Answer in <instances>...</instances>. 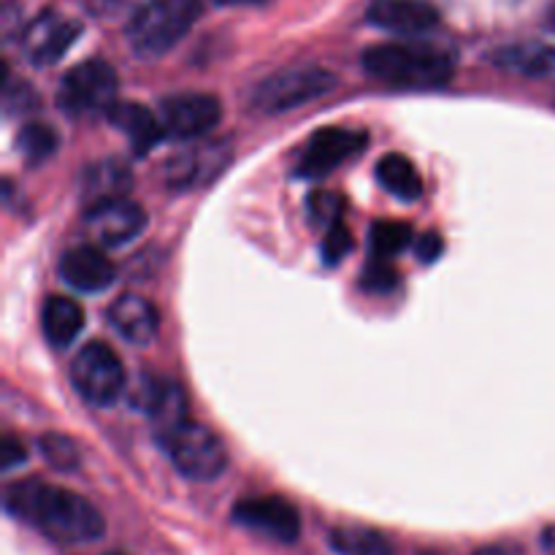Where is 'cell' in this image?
<instances>
[{"label": "cell", "mask_w": 555, "mask_h": 555, "mask_svg": "<svg viewBox=\"0 0 555 555\" xmlns=\"http://www.w3.org/2000/svg\"><path fill=\"white\" fill-rule=\"evenodd\" d=\"M307 209L314 225L328 231V228L341 222V215H345V198H341L339 193H331V190H314L307 201Z\"/></svg>", "instance_id": "obj_27"}, {"label": "cell", "mask_w": 555, "mask_h": 555, "mask_svg": "<svg viewBox=\"0 0 555 555\" xmlns=\"http://www.w3.org/2000/svg\"><path fill=\"white\" fill-rule=\"evenodd\" d=\"M442 249H444V242L439 233H423L415 244V253L423 263H434V260H439Z\"/></svg>", "instance_id": "obj_30"}, {"label": "cell", "mask_w": 555, "mask_h": 555, "mask_svg": "<svg viewBox=\"0 0 555 555\" xmlns=\"http://www.w3.org/2000/svg\"><path fill=\"white\" fill-rule=\"evenodd\" d=\"M412 244V228L406 222L379 220L372 228V253L377 260H390Z\"/></svg>", "instance_id": "obj_24"}, {"label": "cell", "mask_w": 555, "mask_h": 555, "mask_svg": "<svg viewBox=\"0 0 555 555\" xmlns=\"http://www.w3.org/2000/svg\"><path fill=\"white\" fill-rule=\"evenodd\" d=\"M361 285H363V291L377 293V296H385V293L396 291V285H399V271L390 266V260L374 258V263L369 266L366 271H363Z\"/></svg>", "instance_id": "obj_29"}, {"label": "cell", "mask_w": 555, "mask_h": 555, "mask_svg": "<svg viewBox=\"0 0 555 555\" xmlns=\"http://www.w3.org/2000/svg\"><path fill=\"white\" fill-rule=\"evenodd\" d=\"M25 459H27L25 448H22L14 437H5L3 439V469L11 472L14 466L25 464Z\"/></svg>", "instance_id": "obj_31"}, {"label": "cell", "mask_w": 555, "mask_h": 555, "mask_svg": "<svg viewBox=\"0 0 555 555\" xmlns=\"http://www.w3.org/2000/svg\"><path fill=\"white\" fill-rule=\"evenodd\" d=\"M491 63L509 74L531 76V79H547L555 76V47L540 41L509 43L491 54Z\"/></svg>", "instance_id": "obj_19"}, {"label": "cell", "mask_w": 555, "mask_h": 555, "mask_svg": "<svg viewBox=\"0 0 555 555\" xmlns=\"http://www.w3.org/2000/svg\"><path fill=\"white\" fill-rule=\"evenodd\" d=\"M157 442L166 450V455L177 466L179 475H184L188 480H217L228 466L225 444L209 428L193 423L190 417L177 423V426L166 428V431H157Z\"/></svg>", "instance_id": "obj_4"}, {"label": "cell", "mask_w": 555, "mask_h": 555, "mask_svg": "<svg viewBox=\"0 0 555 555\" xmlns=\"http://www.w3.org/2000/svg\"><path fill=\"white\" fill-rule=\"evenodd\" d=\"M377 182L401 201H417L423 195V177L415 163L396 152L377 163Z\"/></svg>", "instance_id": "obj_22"}, {"label": "cell", "mask_w": 555, "mask_h": 555, "mask_svg": "<svg viewBox=\"0 0 555 555\" xmlns=\"http://www.w3.org/2000/svg\"><path fill=\"white\" fill-rule=\"evenodd\" d=\"M542 551L547 555H555V526L545 529V534H542Z\"/></svg>", "instance_id": "obj_33"}, {"label": "cell", "mask_w": 555, "mask_h": 555, "mask_svg": "<svg viewBox=\"0 0 555 555\" xmlns=\"http://www.w3.org/2000/svg\"><path fill=\"white\" fill-rule=\"evenodd\" d=\"M117 70L103 60L74 65L60 81L57 103L68 114H106L117 98Z\"/></svg>", "instance_id": "obj_7"}, {"label": "cell", "mask_w": 555, "mask_h": 555, "mask_svg": "<svg viewBox=\"0 0 555 555\" xmlns=\"http://www.w3.org/2000/svg\"><path fill=\"white\" fill-rule=\"evenodd\" d=\"M222 119V103L206 92H179L163 98L160 122L173 139H198L217 128Z\"/></svg>", "instance_id": "obj_11"}, {"label": "cell", "mask_w": 555, "mask_h": 555, "mask_svg": "<svg viewBox=\"0 0 555 555\" xmlns=\"http://www.w3.org/2000/svg\"><path fill=\"white\" fill-rule=\"evenodd\" d=\"M108 555H122V553H108Z\"/></svg>", "instance_id": "obj_37"}, {"label": "cell", "mask_w": 555, "mask_h": 555, "mask_svg": "<svg viewBox=\"0 0 555 555\" xmlns=\"http://www.w3.org/2000/svg\"><path fill=\"white\" fill-rule=\"evenodd\" d=\"M81 36V25L60 11H41L30 25L22 30V52L33 65H54L65 57L76 38Z\"/></svg>", "instance_id": "obj_10"}, {"label": "cell", "mask_w": 555, "mask_h": 555, "mask_svg": "<svg viewBox=\"0 0 555 555\" xmlns=\"http://www.w3.org/2000/svg\"><path fill=\"white\" fill-rule=\"evenodd\" d=\"M551 27L555 30V3H553V9H551Z\"/></svg>", "instance_id": "obj_35"}, {"label": "cell", "mask_w": 555, "mask_h": 555, "mask_svg": "<svg viewBox=\"0 0 555 555\" xmlns=\"http://www.w3.org/2000/svg\"><path fill=\"white\" fill-rule=\"evenodd\" d=\"M233 524L242 529L263 534L269 540L291 545L301 537V515L282 496H253L242 499L233 507Z\"/></svg>", "instance_id": "obj_9"}, {"label": "cell", "mask_w": 555, "mask_h": 555, "mask_svg": "<svg viewBox=\"0 0 555 555\" xmlns=\"http://www.w3.org/2000/svg\"><path fill=\"white\" fill-rule=\"evenodd\" d=\"M201 0H150L128 22V43L139 57L152 60L177 47L198 22Z\"/></svg>", "instance_id": "obj_3"}, {"label": "cell", "mask_w": 555, "mask_h": 555, "mask_svg": "<svg viewBox=\"0 0 555 555\" xmlns=\"http://www.w3.org/2000/svg\"><path fill=\"white\" fill-rule=\"evenodd\" d=\"M38 450H41V455L47 459V464L60 472H74L79 469L81 464V453L79 448H76V442L74 439L63 437V434H43V437L38 439Z\"/></svg>", "instance_id": "obj_26"}, {"label": "cell", "mask_w": 555, "mask_h": 555, "mask_svg": "<svg viewBox=\"0 0 555 555\" xmlns=\"http://www.w3.org/2000/svg\"><path fill=\"white\" fill-rule=\"evenodd\" d=\"M217 5H266L271 0H215Z\"/></svg>", "instance_id": "obj_34"}, {"label": "cell", "mask_w": 555, "mask_h": 555, "mask_svg": "<svg viewBox=\"0 0 555 555\" xmlns=\"http://www.w3.org/2000/svg\"><path fill=\"white\" fill-rule=\"evenodd\" d=\"M369 144L366 130L358 128H320L309 135L307 146H304L301 157L296 163V177L314 179L325 177L334 168H339L341 163H347L350 157L361 155Z\"/></svg>", "instance_id": "obj_8"}, {"label": "cell", "mask_w": 555, "mask_h": 555, "mask_svg": "<svg viewBox=\"0 0 555 555\" xmlns=\"http://www.w3.org/2000/svg\"><path fill=\"white\" fill-rule=\"evenodd\" d=\"M130 404L139 412H144L152 423H155L157 431H166V428L177 426V423L188 421V412H184V396L179 390L177 383L166 377H155V374H146L135 383L133 393H130Z\"/></svg>", "instance_id": "obj_14"}, {"label": "cell", "mask_w": 555, "mask_h": 555, "mask_svg": "<svg viewBox=\"0 0 555 555\" xmlns=\"http://www.w3.org/2000/svg\"><path fill=\"white\" fill-rule=\"evenodd\" d=\"M57 144H60L57 133H54L49 125H41V122L25 125L20 133V152L27 160V166H41L43 160H49V157L57 152Z\"/></svg>", "instance_id": "obj_25"}, {"label": "cell", "mask_w": 555, "mask_h": 555, "mask_svg": "<svg viewBox=\"0 0 555 555\" xmlns=\"http://www.w3.org/2000/svg\"><path fill=\"white\" fill-rule=\"evenodd\" d=\"M475 555H524V551L513 545H493V547H482V551H477Z\"/></svg>", "instance_id": "obj_32"}, {"label": "cell", "mask_w": 555, "mask_h": 555, "mask_svg": "<svg viewBox=\"0 0 555 555\" xmlns=\"http://www.w3.org/2000/svg\"><path fill=\"white\" fill-rule=\"evenodd\" d=\"M336 87V76L318 65H301V68H285L271 74L269 79L258 81L249 95V103L266 114L291 112V108L312 103L328 95Z\"/></svg>", "instance_id": "obj_5"}, {"label": "cell", "mask_w": 555, "mask_h": 555, "mask_svg": "<svg viewBox=\"0 0 555 555\" xmlns=\"http://www.w3.org/2000/svg\"><path fill=\"white\" fill-rule=\"evenodd\" d=\"M228 163H231V146L225 141H211L198 150H188L171 157L166 163V184L171 190H190L195 184H206L220 177Z\"/></svg>", "instance_id": "obj_13"}, {"label": "cell", "mask_w": 555, "mask_h": 555, "mask_svg": "<svg viewBox=\"0 0 555 555\" xmlns=\"http://www.w3.org/2000/svg\"><path fill=\"white\" fill-rule=\"evenodd\" d=\"M76 393L92 406H108L125 390V369L117 352L103 341H92L70 363Z\"/></svg>", "instance_id": "obj_6"}, {"label": "cell", "mask_w": 555, "mask_h": 555, "mask_svg": "<svg viewBox=\"0 0 555 555\" xmlns=\"http://www.w3.org/2000/svg\"><path fill=\"white\" fill-rule=\"evenodd\" d=\"M108 323L114 325V331L125 341L135 347H146L155 341L157 331H160V314H157L152 301L133 296V293H125L108 307Z\"/></svg>", "instance_id": "obj_16"}, {"label": "cell", "mask_w": 555, "mask_h": 555, "mask_svg": "<svg viewBox=\"0 0 555 555\" xmlns=\"http://www.w3.org/2000/svg\"><path fill=\"white\" fill-rule=\"evenodd\" d=\"M352 244H356V238H352V231L345 225V222L328 228V231H325L323 244H320V255H323V263L325 266L341 263V258H347V253L352 249Z\"/></svg>", "instance_id": "obj_28"}, {"label": "cell", "mask_w": 555, "mask_h": 555, "mask_svg": "<svg viewBox=\"0 0 555 555\" xmlns=\"http://www.w3.org/2000/svg\"><path fill=\"white\" fill-rule=\"evenodd\" d=\"M328 545L336 555H393V545L379 531L361 529V526L334 529Z\"/></svg>", "instance_id": "obj_23"}, {"label": "cell", "mask_w": 555, "mask_h": 555, "mask_svg": "<svg viewBox=\"0 0 555 555\" xmlns=\"http://www.w3.org/2000/svg\"><path fill=\"white\" fill-rule=\"evenodd\" d=\"M363 68L374 79L401 90H434L453 79L455 63L428 43H379L363 52Z\"/></svg>", "instance_id": "obj_2"}, {"label": "cell", "mask_w": 555, "mask_h": 555, "mask_svg": "<svg viewBox=\"0 0 555 555\" xmlns=\"http://www.w3.org/2000/svg\"><path fill=\"white\" fill-rule=\"evenodd\" d=\"M60 276L81 293L106 291L117 276L112 260L98 247H74L60 258Z\"/></svg>", "instance_id": "obj_17"}, {"label": "cell", "mask_w": 555, "mask_h": 555, "mask_svg": "<svg viewBox=\"0 0 555 555\" xmlns=\"http://www.w3.org/2000/svg\"><path fill=\"white\" fill-rule=\"evenodd\" d=\"M421 555H437V553H421Z\"/></svg>", "instance_id": "obj_36"}, {"label": "cell", "mask_w": 555, "mask_h": 555, "mask_svg": "<svg viewBox=\"0 0 555 555\" xmlns=\"http://www.w3.org/2000/svg\"><path fill=\"white\" fill-rule=\"evenodd\" d=\"M85 225L98 244H103V247H119V244L133 242L144 231L146 215L139 204H133L128 198L108 201V204L90 206L85 211Z\"/></svg>", "instance_id": "obj_12"}, {"label": "cell", "mask_w": 555, "mask_h": 555, "mask_svg": "<svg viewBox=\"0 0 555 555\" xmlns=\"http://www.w3.org/2000/svg\"><path fill=\"white\" fill-rule=\"evenodd\" d=\"M41 328L49 345L63 350V347H68L70 341L81 334V328H85V312H81L79 304L70 301V298L52 296L43 304Z\"/></svg>", "instance_id": "obj_21"}, {"label": "cell", "mask_w": 555, "mask_h": 555, "mask_svg": "<svg viewBox=\"0 0 555 555\" xmlns=\"http://www.w3.org/2000/svg\"><path fill=\"white\" fill-rule=\"evenodd\" d=\"M3 502L16 520H25L57 542L81 545L101 540L106 531L101 513L87 499L49 482H14L5 488Z\"/></svg>", "instance_id": "obj_1"}, {"label": "cell", "mask_w": 555, "mask_h": 555, "mask_svg": "<svg viewBox=\"0 0 555 555\" xmlns=\"http://www.w3.org/2000/svg\"><path fill=\"white\" fill-rule=\"evenodd\" d=\"M133 188V177H130L128 166L119 160H101L95 166L85 168V193L87 209L98 204H108V201H122L128 190Z\"/></svg>", "instance_id": "obj_20"}, {"label": "cell", "mask_w": 555, "mask_h": 555, "mask_svg": "<svg viewBox=\"0 0 555 555\" xmlns=\"http://www.w3.org/2000/svg\"><path fill=\"white\" fill-rule=\"evenodd\" d=\"M106 117L119 133L128 135L135 155H146L166 135V128H163L160 119H155V114L141 106V103H114L106 112Z\"/></svg>", "instance_id": "obj_18"}, {"label": "cell", "mask_w": 555, "mask_h": 555, "mask_svg": "<svg viewBox=\"0 0 555 555\" xmlns=\"http://www.w3.org/2000/svg\"><path fill=\"white\" fill-rule=\"evenodd\" d=\"M369 22L399 36H421L439 25V11L428 0H372Z\"/></svg>", "instance_id": "obj_15"}]
</instances>
